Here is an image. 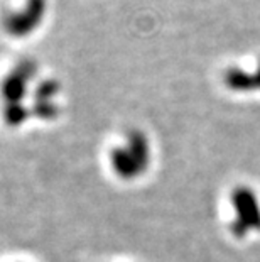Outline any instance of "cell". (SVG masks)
Wrapping results in <instances>:
<instances>
[{
    "label": "cell",
    "instance_id": "obj_1",
    "mask_svg": "<svg viewBox=\"0 0 260 262\" xmlns=\"http://www.w3.org/2000/svg\"><path fill=\"white\" fill-rule=\"evenodd\" d=\"M231 205L237 211V219L231 224V232L243 237L250 232L260 230V203L257 194L250 188L239 186L231 193Z\"/></svg>",
    "mask_w": 260,
    "mask_h": 262
},
{
    "label": "cell",
    "instance_id": "obj_2",
    "mask_svg": "<svg viewBox=\"0 0 260 262\" xmlns=\"http://www.w3.org/2000/svg\"><path fill=\"white\" fill-rule=\"evenodd\" d=\"M147 164H149V144L144 139V136H139V134L132 136L129 146L119 149L117 154H115V166L125 176L139 174V172L146 169Z\"/></svg>",
    "mask_w": 260,
    "mask_h": 262
},
{
    "label": "cell",
    "instance_id": "obj_3",
    "mask_svg": "<svg viewBox=\"0 0 260 262\" xmlns=\"http://www.w3.org/2000/svg\"><path fill=\"white\" fill-rule=\"evenodd\" d=\"M225 85L233 92H253L260 90V61L253 71L242 68H230L225 71Z\"/></svg>",
    "mask_w": 260,
    "mask_h": 262
}]
</instances>
